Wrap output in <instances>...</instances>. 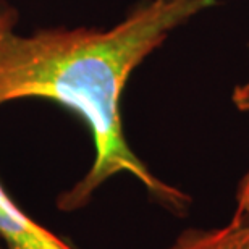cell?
<instances>
[{
    "mask_svg": "<svg viewBox=\"0 0 249 249\" xmlns=\"http://www.w3.org/2000/svg\"><path fill=\"white\" fill-rule=\"evenodd\" d=\"M215 3L144 0L108 29L47 28L21 34L17 10L0 0V106L24 97L51 99L81 115L92 134V167L62 196V209L81 207L118 173L133 175L170 211L186 209V194L159 180L128 146L120 104L134 68L173 29Z\"/></svg>",
    "mask_w": 249,
    "mask_h": 249,
    "instance_id": "1",
    "label": "cell"
},
{
    "mask_svg": "<svg viewBox=\"0 0 249 249\" xmlns=\"http://www.w3.org/2000/svg\"><path fill=\"white\" fill-rule=\"evenodd\" d=\"M0 236L10 249H71L17 207L0 186Z\"/></svg>",
    "mask_w": 249,
    "mask_h": 249,
    "instance_id": "2",
    "label": "cell"
},
{
    "mask_svg": "<svg viewBox=\"0 0 249 249\" xmlns=\"http://www.w3.org/2000/svg\"><path fill=\"white\" fill-rule=\"evenodd\" d=\"M167 249H249V196L236 197V209L227 225L186 230Z\"/></svg>",
    "mask_w": 249,
    "mask_h": 249,
    "instance_id": "3",
    "label": "cell"
},
{
    "mask_svg": "<svg viewBox=\"0 0 249 249\" xmlns=\"http://www.w3.org/2000/svg\"><path fill=\"white\" fill-rule=\"evenodd\" d=\"M231 99L238 110L249 112V78L245 84H240V86L235 88ZM243 196H249V173L243 178L240 189H238V194H236V197H243Z\"/></svg>",
    "mask_w": 249,
    "mask_h": 249,
    "instance_id": "4",
    "label": "cell"
},
{
    "mask_svg": "<svg viewBox=\"0 0 249 249\" xmlns=\"http://www.w3.org/2000/svg\"><path fill=\"white\" fill-rule=\"evenodd\" d=\"M0 249H2V248H0Z\"/></svg>",
    "mask_w": 249,
    "mask_h": 249,
    "instance_id": "5",
    "label": "cell"
}]
</instances>
